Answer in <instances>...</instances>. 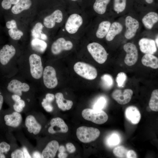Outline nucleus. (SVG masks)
I'll list each match as a JSON object with an SVG mask.
<instances>
[{
    "instance_id": "1",
    "label": "nucleus",
    "mask_w": 158,
    "mask_h": 158,
    "mask_svg": "<svg viewBox=\"0 0 158 158\" xmlns=\"http://www.w3.org/2000/svg\"><path fill=\"white\" fill-rule=\"evenodd\" d=\"M33 4L32 0H20L3 17L17 19L30 26L37 15V8Z\"/></svg>"
},
{
    "instance_id": "2",
    "label": "nucleus",
    "mask_w": 158,
    "mask_h": 158,
    "mask_svg": "<svg viewBox=\"0 0 158 158\" xmlns=\"http://www.w3.org/2000/svg\"><path fill=\"white\" fill-rule=\"evenodd\" d=\"M4 18L5 31L11 40L18 41L30 37L29 25L15 18L7 16Z\"/></svg>"
},
{
    "instance_id": "3",
    "label": "nucleus",
    "mask_w": 158,
    "mask_h": 158,
    "mask_svg": "<svg viewBox=\"0 0 158 158\" xmlns=\"http://www.w3.org/2000/svg\"><path fill=\"white\" fill-rule=\"evenodd\" d=\"M99 130L96 128L82 126L76 130L77 138L81 142L84 143H89L95 140L100 134Z\"/></svg>"
},
{
    "instance_id": "4",
    "label": "nucleus",
    "mask_w": 158,
    "mask_h": 158,
    "mask_svg": "<svg viewBox=\"0 0 158 158\" xmlns=\"http://www.w3.org/2000/svg\"><path fill=\"white\" fill-rule=\"evenodd\" d=\"M82 115L85 119L98 124L104 123L108 118L107 113L102 110L85 109L83 110Z\"/></svg>"
},
{
    "instance_id": "5",
    "label": "nucleus",
    "mask_w": 158,
    "mask_h": 158,
    "mask_svg": "<svg viewBox=\"0 0 158 158\" xmlns=\"http://www.w3.org/2000/svg\"><path fill=\"white\" fill-rule=\"evenodd\" d=\"M74 71L78 75L87 80H93L97 75L96 68L93 66L85 62H78L74 65Z\"/></svg>"
},
{
    "instance_id": "6",
    "label": "nucleus",
    "mask_w": 158,
    "mask_h": 158,
    "mask_svg": "<svg viewBox=\"0 0 158 158\" xmlns=\"http://www.w3.org/2000/svg\"><path fill=\"white\" fill-rule=\"evenodd\" d=\"M87 48L94 60L99 64L104 63L107 60L108 54L104 48L99 43L93 42L88 44Z\"/></svg>"
},
{
    "instance_id": "7",
    "label": "nucleus",
    "mask_w": 158,
    "mask_h": 158,
    "mask_svg": "<svg viewBox=\"0 0 158 158\" xmlns=\"http://www.w3.org/2000/svg\"><path fill=\"white\" fill-rule=\"evenodd\" d=\"M30 72L35 79H39L42 76L43 69L40 56L35 53L31 54L29 58Z\"/></svg>"
},
{
    "instance_id": "8",
    "label": "nucleus",
    "mask_w": 158,
    "mask_h": 158,
    "mask_svg": "<svg viewBox=\"0 0 158 158\" xmlns=\"http://www.w3.org/2000/svg\"><path fill=\"white\" fill-rule=\"evenodd\" d=\"M42 75L44 84L47 88L53 89L57 86L58 80L56 71L53 67L49 66L46 67Z\"/></svg>"
},
{
    "instance_id": "9",
    "label": "nucleus",
    "mask_w": 158,
    "mask_h": 158,
    "mask_svg": "<svg viewBox=\"0 0 158 158\" xmlns=\"http://www.w3.org/2000/svg\"><path fill=\"white\" fill-rule=\"evenodd\" d=\"M123 48L126 53L124 60L125 63L129 66L134 65L138 58V52L136 46L132 43L128 42L124 45Z\"/></svg>"
},
{
    "instance_id": "10",
    "label": "nucleus",
    "mask_w": 158,
    "mask_h": 158,
    "mask_svg": "<svg viewBox=\"0 0 158 158\" xmlns=\"http://www.w3.org/2000/svg\"><path fill=\"white\" fill-rule=\"evenodd\" d=\"M83 23V19L80 15L77 13L72 14L68 17L66 22L65 29L68 33L75 34Z\"/></svg>"
},
{
    "instance_id": "11",
    "label": "nucleus",
    "mask_w": 158,
    "mask_h": 158,
    "mask_svg": "<svg viewBox=\"0 0 158 158\" xmlns=\"http://www.w3.org/2000/svg\"><path fill=\"white\" fill-rule=\"evenodd\" d=\"M16 52V49L12 45L7 44L4 45L0 48V64L2 66L7 65Z\"/></svg>"
},
{
    "instance_id": "12",
    "label": "nucleus",
    "mask_w": 158,
    "mask_h": 158,
    "mask_svg": "<svg viewBox=\"0 0 158 158\" xmlns=\"http://www.w3.org/2000/svg\"><path fill=\"white\" fill-rule=\"evenodd\" d=\"M63 15L60 10L54 11L51 14L44 17L43 19L42 23L44 27L49 29L55 27L56 23H60L63 20Z\"/></svg>"
},
{
    "instance_id": "13",
    "label": "nucleus",
    "mask_w": 158,
    "mask_h": 158,
    "mask_svg": "<svg viewBox=\"0 0 158 158\" xmlns=\"http://www.w3.org/2000/svg\"><path fill=\"white\" fill-rule=\"evenodd\" d=\"M73 46V43L71 41L66 40L63 37H60L54 41L52 44L51 51L53 54L57 55L63 50H71Z\"/></svg>"
},
{
    "instance_id": "14",
    "label": "nucleus",
    "mask_w": 158,
    "mask_h": 158,
    "mask_svg": "<svg viewBox=\"0 0 158 158\" xmlns=\"http://www.w3.org/2000/svg\"><path fill=\"white\" fill-rule=\"evenodd\" d=\"M133 94V92L130 89H126L123 91L119 89H116L112 92L111 96L118 103L124 105L129 102Z\"/></svg>"
},
{
    "instance_id": "15",
    "label": "nucleus",
    "mask_w": 158,
    "mask_h": 158,
    "mask_svg": "<svg viewBox=\"0 0 158 158\" xmlns=\"http://www.w3.org/2000/svg\"><path fill=\"white\" fill-rule=\"evenodd\" d=\"M30 89V86L27 84L22 83L16 79L11 80L7 86V89L9 92L20 96L22 95V92H27Z\"/></svg>"
},
{
    "instance_id": "16",
    "label": "nucleus",
    "mask_w": 158,
    "mask_h": 158,
    "mask_svg": "<svg viewBox=\"0 0 158 158\" xmlns=\"http://www.w3.org/2000/svg\"><path fill=\"white\" fill-rule=\"evenodd\" d=\"M50 126L48 129L49 133L53 134L57 132L67 133L68 130L67 125L61 118L57 117L52 118L50 122Z\"/></svg>"
},
{
    "instance_id": "17",
    "label": "nucleus",
    "mask_w": 158,
    "mask_h": 158,
    "mask_svg": "<svg viewBox=\"0 0 158 158\" xmlns=\"http://www.w3.org/2000/svg\"><path fill=\"white\" fill-rule=\"evenodd\" d=\"M125 25L126 30L125 37L127 39H131L135 36L139 28V22L135 19L128 16L125 18Z\"/></svg>"
},
{
    "instance_id": "18",
    "label": "nucleus",
    "mask_w": 158,
    "mask_h": 158,
    "mask_svg": "<svg viewBox=\"0 0 158 158\" xmlns=\"http://www.w3.org/2000/svg\"><path fill=\"white\" fill-rule=\"evenodd\" d=\"M44 26L42 23L35 19L30 26V37L32 39L37 38L43 40L47 38V35L43 32Z\"/></svg>"
},
{
    "instance_id": "19",
    "label": "nucleus",
    "mask_w": 158,
    "mask_h": 158,
    "mask_svg": "<svg viewBox=\"0 0 158 158\" xmlns=\"http://www.w3.org/2000/svg\"><path fill=\"white\" fill-rule=\"evenodd\" d=\"M141 51L145 54H154L157 51V47L154 40L143 38L138 43Z\"/></svg>"
},
{
    "instance_id": "20",
    "label": "nucleus",
    "mask_w": 158,
    "mask_h": 158,
    "mask_svg": "<svg viewBox=\"0 0 158 158\" xmlns=\"http://www.w3.org/2000/svg\"><path fill=\"white\" fill-rule=\"evenodd\" d=\"M125 114L126 118L133 124L138 123L140 121L141 115L138 108L134 106H130L126 109Z\"/></svg>"
},
{
    "instance_id": "21",
    "label": "nucleus",
    "mask_w": 158,
    "mask_h": 158,
    "mask_svg": "<svg viewBox=\"0 0 158 158\" xmlns=\"http://www.w3.org/2000/svg\"><path fill=\"white\" fill-rule=\"evenodd\" d=\"M59 147L58 142L56 140H53L49 142L42 151V158H54Z\"/></svg>"
},
{
    "instance_id": "22",
    "label": "nucleus",
    "mask_w": 158,
    "mask_h": 158,
    "mask_svg": "<svg viewBox=\"0 0 158 158\" xmlns=\"http://www.w3.org/2000/svg\"><path fill=\"white\" fill-rule=\"evenodd\" d=\"M25 124L28 131L34 135L38 134L42 128L41 125L32 115H29L26 117Z\"/></svg>"
},
{
    "instance_id": "23",
    "label": "nucleus",
    "mask_w": 158,
    "mask_h": 158,
    "mask_svg": "<svg viewBox=\"0 0 158 158\" xmlns=\"http://www.w3.org/2000/svg\"><path fill=\"white\" fill-rule=\"evenodd\" d=\"M4 119L7 126L14 128L18 126L22 120L21 114L16 111L11 114L5 115Z\"/></svg>"
},
{
    "instance_id": "24",
    "label": "nucleus",
    "mask_w": 158,
    "mask_h": 158,
    "mask_svg": "<svg viewBox=\"0 0 158 158\" xmlns=\"http://www.w3.org/2000/svg\"><path fill=\"white\" fill-rule=\"evenodd\" d=\"M55 97L58 107L62 111L68 110L71 108L73 105V102L65 99L62 93H56L55 94Z\"/></svg>"
},
{
    "instance_id": "25",
    "label": "nucleus",
    "mask_w": 158,
    "mask_h": 158,
    "mask_svg": "<svg viewBox=\"0 0 158 158\" xmlns=\"http://www.w3.org/2000/svg\"><path fill=\"white\" fill-rule=\"evenodd\" d=\"M158 21V14L156 12H150L145 15L142 19V23L147 28L150 29Z\"/></svg>"
},
{
    "instance_id": "26",
    "label": "nucleus",
    "mask_w": 158,
    "mask_h": 158,
    "mask_svg": "<svg viewBox=\"0 0 158 158\" xmlns=\"http://www.w3.org/2000/svg\"><path fill=\"white\" fill-rule=\"evenodd\" d=\"M123 26L118 22L113 23L110 27L109 30L106 36V40L109 41L113 40L115 36L120 33L123 30Z\"/></svg>"
},
{
    "instance_id": "27",
    "label": "nucleus",
    "mask_w": 158,
    "mask_h": 158,
    "mask_svg": "<svg viewBox=\"0 0 158 158\" xmlns=\"http://www.w3.org/2000/svg\"><path fill=\"white\" fill-rule=\"evenodd\" d=\"M142 64L153 69L158 68V59L153 54H145L141 59Z\"/></svg>"
},
{
    "instance_id": "28",
    "label": "nucleus",
    "mask_w": 158,
    "mask_h": 158,
    "mask_svg": "<svg viewBox=\"0 0 158 158\" xmlns=\"http://www.w3.org/2000/svg\"><path fill=\"white\" fill-rule=\"evenodd\" d=\"M20 0H1L0 3V15L3 16L8 13L11 8Z\"/></svg>"
},
{
    "instance_id": "29",
    "label": "nucleus",
    "mask_w": 158,
    "mask_h": 158,
    "mask_svg": "<svg viewBox=\"0 0 158 158\" xmlns=\"http://www.w3.org/2000/svg\"><path fill=\"white\" fill-rule=\"evenodd\" d=\"M111 25V23L107 20L104 21L100 23L96 32V37L98 38L102 39L106 36Z\"/></svg>"
},
{
    "instance_id": "30",
    "label": "nucleus",
    "mask_w": 158,
    "mask_h": 158,
    "mask_svg": "<svg viewBox=\"0 0 158 158\" xmlns=\"http://www.w3.org/2000/svg\"><path fill=\"white\" fill-rule=\"evenodd\" d=\"M110 1L111 0H95L93 5L94 10L99 14H104Z\"/></svg>"
},
{
    "instance_id": "31",
    "label": "nucleus",
    "mask_w": 158,
    "mask_h": 158,
    "mask_svg": "<svg viewBox=\"0 0 158 158\" xmlns=\"http://www.w3.org/2000/svg\"><path fill=\"white\" fill-rule=\"evenodd\" d=\"M31 43L32 48L40 53L44 52L47 47V43L44 41L39 39H32Z\"/></svg>"
},
{
    "instance_id": "32",
    "label": "nucleus",
    "mask_w": 158,
    "mask_h": 158,
    "mask_svg": "<svg viewBox=\"0 0 158 158\" xmlns=\"http://www.w3.org/2000/svg\"><path fill=\"white\" fill-rule=\"evenodd\" d=\"M150 109L152 111H158V90H154L151 94V96L149 103Z\"/></svg>"
},
{
    "instance_id": "33",
    "label": "nucleus",
    "mask_w": 158,
    "mask_h": 158,
    "mask_svg": "<svg viewBox=\"0 0 158 158\" xmlns=\"http://www.w3.org/2000/svg\"><path fill=\"white\" fill-rule=\"evenodd\" d=\"M126 3L127 0H114V11L118 13L123 12L126 8Z\"/></svg>"
},
{
    "instance_id": "34",
    "label": "nucleus",
    "mask_w": 158,
    "mask_h": 158,
    "mask_svg": "<svg viewBox=\"0 0 158 158\" xmlns=\"http://www.w3.org/2000/svg\"><path fill=\"white\" fill-rule=\"evenodd\" d=\"M128 150L124 147L122 146H117L113 150L114 154L119 158H126Z\"/></svg>"
},
{
    "instance_id": "35",
    "label": "nucleus",
    "mask_w": 158,
    "mask_h": 158,
    "mask_svg": "<svg viewBox=\"0 0 158 158\" xmlns=\"http://www.w3.org/2000/svg\"><path fill=\"white\" fill-rule=\"evenodd\" d=\"M101 79L104 85L110 87L113 84V80L112 77L109 74H104L101 77Z\"/></svg>"
},
{
    "instance_id": "36",
    "label": "nucleus",
    "mask_w": 158,
    "mask_h": 158,
    "mask_svg": "<svg viewBox=\"0 0 158 158\" xmlns=\"http://www.w3.org/2000/svg\"><path fill=\"white\" fill-rule=\"evenodd\" d=\"M126 74L123 72L119 73L117 75L116 80L118 86L122 87L124 85L127 79Z\"/></svg>"
},
{
    "instance_id": "37",
    "label": "nucleus",
    "mask_w": 158,
    "mask_h": 158,
    "mask_svg": "<svg viewBox=\"0 0 158 158\" xmlns=\"http://www.w3.org/2000/svg\"><path fill=\"white\" fill-rule=\"evenodd\" d=\"M119 136L116 134H111L107 140V143L109 146H115L120 142Z\"/></svg>"
},
{
    "instance_id": "38",
    "label": "nucleus",
    "mask_w": 158,
    "mask_h": 158,
    "mask_svg": "<svg viewBox=\"0 0 158 158\" xmlns=\"http://www.w3.org/2000/svg\"><path fill=\"white\" fill-rule=\"evenodd\" d=\"M106 100L105 98L101 97L99 98L93 106V109L102 110L105 107Z\"/></svg>"
},
{
    "instance_id": "39",
    "label": "nucleus",
    "mask_w": 158,
    "mask_h": 158,
    "mask_svg": "<svg viewBox=\"0 0 158 158\" xmlns=\"http://www.w3.org/2000/svg\"><path fill=\"white\" fill-rule=\"evenodd\" d=\"M25 101L20 99L18 101L15 102L13 105L14 110L16 112L18 113L21 112L23 108L25 107Z\"/></svg>"
},
{
    "instance_id": "40",
    "label": "nucleus",
    "mask_w": 158,
    "mask_h": 158,
    "mask_svg": "<svg viewBox=\"0 0 158 158\" xmlns=\"http://www.w3.org/2000/svg\"><path fill=\"white\" fill-rule=\"evenodd\" d=\"M51 103L44 98L43 99L41 104L42 107L47 111L50 112L52 111L53 109V107Z\"/></svg>"
},
{
    "instance_id": "41",
    "label": "nucleus",
    "mask_w": 158,
    "mask_h": 158,
    "mask_svg": "<svg viewBox=\"0 0 158 158\" xmlns=\"http://www.w3.org/2000/svg\"><path fill=\"white\" fill-rule=\"evenodd\" d=\"M11 157L12 158H24L23 151L20 149L16 150L11 153Z\"/></svg>"
},
{
    "instance_id": "42",
    "label": "nucleus",
    "mask_w": 158,
    "mask_h": 158,
    "mask_svg": "<svg viewBox=\"0 0 158 158\" xmlns=\"http://www.w3.org/2000/svg\"><path fill=\"white\" fill-rule=\"evenodd\" d=\"M0 148L4 153H7L10 150V145L5 142H2L0 143Z\"/></svg>"
},
{
    "instance_id": "43",
    "label": "nucleus",
    "mask_w": 158,
    "mask_h": 158,
    "mask_svg": "<svg viewBox=\"0 0 158 158\" xmlns=\"http://www.w3.org/2000/svg\"><path fill=\"white\" fill-rule=\"evenodd\" d=\"M66 147L68 152L72 153L75 152L76 148L74 145L71 143L68 142L66 145Z\"/></svg>"
},
{
    "instance_id": "44",
    "label": "nucleus",
    "mask_w": 158,
    "mask_h": 158,
    "mask_svg": "<svg viewBox=\"0 0 158 158\" xmlns=\"http://www.w3.org/2000/svg\"><path fill=\"white\" fill-rule=\"evenodd\" d=\"M136 152L133 150H128L126 155L127 158H136L137 157Z\"/></svg>"
},
{
    "instance_id": "45",
    "label": "nucleus",
    "mask_w": 158,
    "mask_h": 158,
    "mask_svg": "<svg viewBox=\"0 0 158 158\" xmlns=\"http://www.w3.org/2000/svg\"><path fill=\"white\" fill-rule=\"evenodd\" d=\"M55 97L53 94L48 93L46 95L45 98L47 101L51 103L54 99Z\"/></svg>"
},
{
    "instance_id": "46",
    "label": "nucleus",
    "mask_w": 158,
    "mask_h": 158,
    "mask_svg": "<svg viewBox=\"0 0 158 158\" xmlns=\"http://www.w3.org/2000/svg\"><path fill=\"white\" fill-rule=\"evenodd\" d=\"M23 152L24 158H31V157L25 147H24L23 148Z\"/></svg>"
},
{
    "instance_id": "47",
    "label": "nucleus",
    "mask_w": 158,
    "mask_h": 158,
    "mask_svg": "<svg viewBox=\"0 0 158 158\" xmlns=\"http://www.w3.org/2000/svg\"><path fill=\"white\" fill-rule=\"evenodd\" d=\"M12 98L15 102H17L21 99L20 96L14 94L12 96Z\"/></svg>"
},
{
    "instance_id": "48",
    "label": "nucleus",
    "mask_w": 158,
    "mask_h": 158,
    "mask_svg": "<svg viewBox=\"0 0 158 158\" xmlns=\"http://www.w3.org/2000/svg\"><path fill=\"white\" fill-rule=\"evenodd\" d=\"M32 156L33 158H42L41 154L37 151L33 152Z\"/></svg>"
},
{
    "instance_id": "49",
    "label": "nucleus",
    "mask_w": 158,
    "mask_h": 158,
    "mask_svg": "<svg viewBox=\"0 0 158 158\" xmlns=\"http://www.w3.org/2000/svg\"><path fill=\"white\" fill-rule=\"evenodd\" d=\"M67 156V154L65 152H59L58 154V157L59 158H66Z\"/></svg>"
},
{
    "instance_id": "50",
    "label": "nucleus",
    "mask_w": 158,
    "mask_h": 158,
    "mask_svg": "<svg viewBox=\"0 0 158 158\" xmlns=\"http://www.w3.org/2000/svg\"><path fill=\"white\" fill-rule=\"evenodd\" d=\"M4 97L1 95V92L0 91V111L1 109L4 102Z\"/></svg>"
},
{
    "instance_id": "51",
    "label": "nucleus",
    "mask_w": 158,
    "mask_h": 158,
    "mask_svg": "<svg viewBox=\"0 0 158 158\" xmlns=\"http://www.w3.org/2000/svg\"><path fill=\"white\" fill-rule=\"evenodd\" d=\"M59 152H65L66 151L63 145L59 146L58 150Z\"/></svg>"
},
{
    "instance_id": "52",
    "label": "nucleus",
    "mask_w": 158,
    "mask_h": 158,
    "mask_svg": "<svg viewBox=\"0 0 158 158\" xmlns=\"http://www.w3.org/2000/svg\"><path fill=\"white\" fill-rule=\"evenodd\" d=\"M6 156L0 148V158H5Z\"/></svg>"
},
{
    "instance_id": "53",
    "label": "nucleus",
    "mask_w": 158,
    "mask_h": 158,
    "mask_svg": "<svg viewBox=\"0 0 158 158\" xmlns=\"http://www.w3.org/2000/svg\"><path fill=\"white\" fill-rule=\"evenodd\" d=\"M144 0L148 4H152L153 3L154 1V0Z\"/></svg>"
},
{
    "instance_id": "54",
    "label": "nucleus",
    "mask_w": 158,
    "mask_h": 158,
    "mask_svg": "<svg viewBox=\"0 0 158 158\" xmlns=\"http://www.w3.org/2000/svg\"><path fill=\"white\" fill-rule=\"evenodd\" d=\"M158 35H157V36L155 39V42L157 44V47H158Z\"/></svg>"
},
{
    "instance_id": "55",
    "label": "nucleus",
    "mask_w": 158,
    "mask_h": 158,
    "mask_svg": "<svg viewBox=\"0 0 158 158\" xmlns=\"http://www.w3.org/2000/svg\"><path fill=\"white\" fill-rule=\"evenodd\" d=\"M1 30V26H0V32Z\"/></svg>"
},
{
    "instance_id": "56",
    "label": "nucleus",
    "mask_w": 158,
    "mask_h": 158,
    "mask_svg": "<svg viewBox=\"0 0 158 158\" xmlns=\"http://www.w3.org/2000/svg\"><path fill=\"white\" fill-rule=\"evenodd\" d=\"M71 1H77L78 0H71Z\"/></svg>"
}]
</instances>
